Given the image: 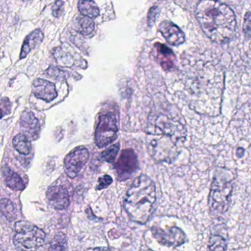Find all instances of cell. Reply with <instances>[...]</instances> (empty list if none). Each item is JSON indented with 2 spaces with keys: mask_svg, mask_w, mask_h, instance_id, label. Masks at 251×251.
I'll use <instances>...</instances> for the list:
<instances>
[{
  "mask_svg": "<svg viewBox=\"0 0 251 251\" xmlns=\"http://www.w3.org/2000/svg\"><path fill=\"white\" fill-rule=\"evenodd\" d=\"M138 168V159L132 149L124 150L115 165L118 178L120 180L129 178Z\"/></svg>",
  "mask_w": 251,
  "mask_h": 251,
  "instance_id": "9",
  "label": "cell"
},
{
  "mask_svg": "<svg viewBox=\"0 0 251 251\" xmlns=\"http://www.w3.org/2000/svg\"><path fill=\"white\" fill-rule=\"evenodd\" d=\"M119 150V144L112 145L101 153V158L107 162H113L116 159V155Z\"/></svg>",
  "mask_w": 251,
  "mask_h": 251,
  "instance_id": "23",
  "label": "cell"
},
{
  "mask_svg": "<svg viewBox=\"0 0 251 251\" xmlns=\"http://www.w3.org/2000/svg\"><path fill=\"white\" fill-rule=\"evenodd\" d=\"M20 125L24 131L29 135H35L39 131L40 125L38 119L33 113L28 110L22 113L20 118Z\"/></svg>",
  "mask_w": 251,
  "mask_h": 251,
  "instance_id": "14",
  "label": "cell"
},
{
  "mask_svg": "<svg viewBox=\"0 0 251 251\" xmlns=\"http://www.w3.org/2000/svg\"><path fill=\"white\" fill-rule=\"evenodd\" d=\"M77 21V30L85 37L90 36L94 33L95 25L92 19L85 16H78Z\"/></svg>",
  "mask_w": 251,
  "mask_h": 251,
  "instance_id": "18",
  "label": "cell"
},
{
  "mask_svg": "<svg viewBox=\"0 0 251 251\" xmlns=\"http://www.w3.org/2000/svg\"><path fill=\"white\" fill-rule=\"evenodd\" d=\"M49 251H67V244L64 234L62 233L56 234L50 244Z\"/></svg>",
  "mask_w": 251,
  "mask_h": 251,
  "instance_id": "22",
  "label": "cell"
},
{
  "mask_svg": "<svg viewBox=\"0 0 251 251\" xmlns=\"http://www.w3.org/2000/svg\"><path fill=\"white\" fill-rule=\"evenodd\" d=\"M234 190V176L224 168L217 170L214 176L209 196L211 213L220 215L226 212Z\"/></svg>",
  "mask_w": 251,
  "mask_h": 251,
  "instance_id": "4",
  "label": "cell"
},
{
  "mask_svg": "<svg viewBox=\"0 0 251 251\" xmlns=\"http://www.w3.org/2000/svg\"><path fill=\"white\" fill-rule=\"evenodd\" d=\"M156 201L154 181L145 175L137 177L125 199V210L134 222L144 224L149 221Z\"/></svg>",
  "mask_w": 251,
  "mask_h": 251,
  "instance_id": "3",
  "label": "cell"
},
{
  "mask_svg": "<svg viewBox=\"0 0 251 251\" xmlns=\"http://www.w3.org/2000/svg\"><path fill=\"white\" fill-rule=\"evenodd\" d=\"M93 251H112L110 249H106V248H97Z\"/></svg>",
  "mask_w": 251,
  "mask_h": 251,
  "instance_id": "27",
  "label": "cell"
},
{
  "mask_svg": "<svg viewBox=\"0 0 251 251\" xmlns=\"http://www.w3.org/2000/svg\"><path fill=\"white\" fill-rule=\"evenodd\" d=\"M78 7L81 14L85 17L95 19L100 15L98 7L93 0H80Z\"/></svg>",
  "mask_w": 251,
  "mask_h": 251,
  "instance_id": "16",
  "label": "cell"
},
{
  "mask_svg": "<svg viewBox=\"0 0 251 251\" xmlns=\"http://www.w3.org/2000/svg\"><path fill=\"white\" fill-rule=\"evenodd\" d=\"M3 116H4V114H3L2 110H1V109L0 108V119L3 117Z\"/></svg>",
  "mask_w": 251,
  "mask_h": 251,
  "instance_id": "28",
  "label": "cell"
},
{
  "mask_svg": "<svg viewBox=\"0 0 251 251\" xmlns=\"http://www.w3.org/2000/svg\"><path fill=\"white\" fill-rule=\"evenodd\" d=\"M42 230L29 223L20 221L15 226L13 242L19 251H38L45 243Z\"/></svg>",
  "mask_w": 251,
  "mask_h": 251,
  "instance_id": "5",
  "label": "cell"
},
{
  "mask_svg": "<svg viewBox=\"0 0 251 251\" xmlns=\"http://www.w3.org/2000/svg\"><path fill=\"white\" fill-rule=\"evenodd\" d=\"M156 50L158 51V55H159V60L162 62V66L165 67L167 66L168 69L172 67L173 64L172 60H168L169 59H174V54H172V51L168 49L166 46L162 45V44H156Z\"/></svg>",
  "mask_w": 251,
  "mask_h": 251,
  "instance_id": "20",
  "label": "cell"
},
{
  "mask_svg": "<svg viewBox=\"0 0 251 251\" xmlns=\"http://www.w3.org/2000/svg\"><path fill=\"white\" fill-rule=\"evenodd\" d=\"M63 7H64V3L62 0H56L53 4L52 7V13L53 16L56 18L60 17L63 12Z\"/></svg>",
  "mask_w": 251,
  "mask_h": 251,
  "instance_id": "24",
  "label": "cell"
},
{
  "mask_svg": "<svg viewBox=\"0 0 251 251\" xmlns=\"http://www.w3.org/2000/svg\"><path fill=\"white\" fill-rule=\"evenodd\" d=\"M244 31L248 36L250 37L251 33V13L248 12L245 18Z\"/></svg>",
  "mask_w": 251,
  "mask_h": 251,
  "instance_id": "26",
  "label": "cell"
},
{
  "mask_svg": "<svg viewBox=\"0 0 251 251\" xmlns=\"http://www.w3.org/2000/svg\"><path fill=\"white\" fill-rule=\"evenodd\" d=\"M112 177L109 175H105L103 176L100 177L99 178L98 184H97V190H101L103 189L106 188L112 184Z\"/></svg>",
  "mask_w": 251,
  "mask_h": 251,
  "instance_id": "25",
  "label": "cell"
},
{
  "mask_svg": "<svg viewBox=\"0 0 251 251\" xmlns=\"http://www.w3.org/2000/svg\"><path fill=\"white\" fill-rule=\"evenodd\" d=\"M89 157L85 148L79 147L71 151L64 159V170L68 176L75 178L86 164Z\"/></svg>",
  "mask_w": 251,
  "mask_h": 251,
  "instance_id": "8",
  "label": "cell"
},
{
  "mask_svg": "<svg viewBox=\"0 0 251 251\" xmlns=\"http://www.w3.org/2000/svg\"><path fill=\"white\" fill-rule=\"evenodd\" d=\"M2 175L4 182L9 188L13 190H17V191L25 190V182L17 173L12 171L8 167L4 166L2 168Z\"/></svg>",
  "mask_w": 251,
  "mask_h": 251,
  "instance_id": "15",
  "label": "cell"
},
{
  "mask_svg": "<svg viewBox=\"0 0 251 251\" xmlns=\"http://www.w3.org/2000/svg\"><path fill=\"white\" fill-rule=\"evenodd\" d=\"M209 251H227V235L215 231L212 232L209 242Z\"/></svg>",
  "mask_w": 251,
  "mask_h": 251,
  "instance_id": "17",
  "label": "cell"
},
{
  "mask_svg": "<svg viewBox=\"0 0 251 251\" xmlns=\"http://www.w3.org/2000/svg\"><path fill=\"white\" fill-rule=\"evenodd\" d=\"M151 232L158 243L167 247H178L187 242L184 231L178 227H170L162 229L159 227H152Z\"/></svg>",
  "mask_w": 251,
  "mask_h": 251,
  "instance_id": "7",
  "label": "cell"
},
{
  "mask_svg": "<svg viewBox=\"0 0 251 251\" xmlns=\"http://www.w3.org/2000/svg\"><path fill=\"white\" fill-rule=\"evenodd\" d=\"M159 31L170 45H181L185 41V35L175 24L168 21L162 22L159 27Z\"/></svg>",
  "mask_w": 251,
  "mask_h": 251,
  "instance_id": "12",
  "label": "cell"
},
{
  "mask_svg": "<svg viewBox=\"0 0 251 251\" xmlns=\"http://www.w3.org/2000/svg\"><path fill=\"white\" fill-rule=\"evenodd\" d=\"M116 116L106 114L100 116L95 131V143L97 147L103 148L113 143L117 135Z\"/></svg>",
  "mask_w": 251,
  "mask_h": 251,
  "instance_id": "6",
  "label": "cell"
},
{
  "mask_svg": "<svg viewBox=\"0 0 251 251\" xmlns=\"http://www.w3.org/2000/svg\"><path fill=\"white\" fill-rule=\"evenodd\" d=\"M14 149L22 155H28L30 153L31 144L26 136L19 134L13 139Z\"/></svg>",
  "mask_w": 251,
  "mask_h": 251,
  "instance_id": "19",
  "label": "cell"
},
{
  "mask_svg": "<svg viewBox=\"0 0 251 251\" xmlns=\"http://www.w3.org/2000/svg\"><path fill=\"white\" fill-rule=\"evenodd\" d=\"M44 40V33L41 29H35L26 37L22 45L20 59L25 58L31 50L38 47Z\"/></svg>",
  "mask_w": 251,
  "mask_h": 251,
  "instance_id": "13",
  "label": "cell"
},
{
  "mask_svg": "<svg viewBox=\"0 0 251 251\" xmlns=\"http://www.w3.org/2000/svg\"><path fill=\"white\" fill-rule=\"evenodd\" d=\"M187 137V128L172 109L158 112L146 128L147 151L158 162H169L179 154Z\"/></svg>",
  "mask_w": 251,
  "mask_h": 251,
  "instance_id": "1",
  "label": "cell"
},
{
  "mask_svg": "<svg viewBox=\"0 0 251 251\" xmlns=\"http://www.w3.org/2000/svg\"><path fill=\"white\" fill-rule=\"evenodd\" d=\"M32 94L36 98L51 102L57 97L56 85L53 82L42 79H36L32 85Z\"/></svg>",
  "mask_w": 251,
  "mask_h": 251,
  "instance_id": "11",
  "label": "cell"
},
{
  "mask_svg": "<svg viewBox=\"0 0 251 251\" xmlns=\"http://www.w3.org/2000/svg\"><path fill=\"white\" fill-rule=\"evenodd\" d=\"M49 203L57 210L66 209L69 206V196L67 190L63 186H53L47 191Z\"/></svg>",
  "mask_w": 251,
  "mask_h": 251,
  "instance_id": "10",
  "label": "cell"
},
{
  "mask_svg": "<svg viewBox=\"0 0 251 251\" xmlns=\"http://www.w3.org/2000/svg\"><path fill=\"white\" fill-rule=\"evenodd\" d=\"M196 17L206 36L218 44L229 41L235 32L234 11L218 0H201L196 7Z\"/></svg>",
  "mask_w": 251,
  "mask_h": 251,
  "instance_id": "2",
  "label": "cell"
},
{
  "mask_svg": "<svg viewBox=\"0 0 251 251\" xmlns=\"http://www.w3.org/2000/svg\"><path fill=\"white\" fill-rule=\"evenodd\" d=\"M0 213L4 215L8 221H13L16 218L14 206L8 199H2L0 201Z\"/></svg>",
  "mask_w": 251,
  "mask_h": 251,
  "instance_id": "21",
  "label": "cell"
}]
</instances>
